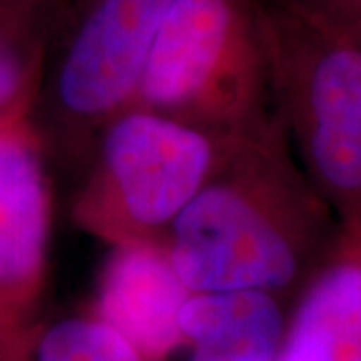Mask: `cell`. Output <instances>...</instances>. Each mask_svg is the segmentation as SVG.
I'll return each mask as SVG.
<instances>
[{"instance_id": "5b68a950", "label": "cell", "mask_w": 361, "mask_h": 361, "mask_svg": "<svg viewBox=\"0 0 361 361\" xmlns=\"http://www.w3.org/2000/svg\"><path fill=\"white\" fill-rule=\"evenodd\" d=\"M173 2L80 0L61 16L35 109L49 155H90L101 129L133 103Z\"/></svg>"}, {"instance_id": "9c48e42d", "label": "cell", "mask_w": 361, "mask_h": 361, "mask_svg": "<svg viewBox=\"0 0 361 361\" xmlns=\"http://www.w3.org/2000/svg\"><path fill=\"white\" fill-rule=\"evenodd\" d=\"M265 291L191 293L180 310V334L191 361H277L289 311Z\"/></svg>"}, {"instance_id": "7c38bea8", "label": "cell", "mask_w": 361, "mask_h": 361, "mask_svg": "<svg viewBox=\"0 0 361 361\" xmlns=\"http://www.w3.org/2000/svg\"><path fill=\"white\" fill-rule=\"evenodd\" d=\"M322 2L361 26V0H322Z\"/></svg>"}, {"instance_id": "4fadbf2b", "label": "cell", "mask_w": 361, "mask_h": 361, "mask_svg": "<svg viewBox=\"0 0 361 361\" xmlns=\"http://www.w3.org/2000/svg\"><path fill=\"white\" fill-rule=\"evenodd\" d=\"M78 2H80V0H61V4H63V14L68 13V11H71L75 4H78ZM63 14H61V16H63Z\"/></svg>"}, {"instance_id": "6da1fadb", "label": "cell", "mask_w": 361, "mask_h": 361, "mask_svg": "<svg viewBox=\"0 0 361 361\" xmlns=\"http://www.w3.org/2000/svg\"><path fill=\"white\" fill-rule=\"evenodd\" d=\"M339 229L277 116L233 137L163 249L189 293L249 289L293 301Z\"/></svg>"}, {"instance_id": "8fae6325", "label": "cell", "mask_w": 361, "mask_h": 361, "mask_svg": "<svg viewBox=\"0 0 361 361\" xmlns=\"http://www.w3.org/2000/svg\"><path fill=\"white\" fill-rule=\"evenodd\" d=\"M18 361H147L92 311L40 322Z\"/></svg>"}, {"instance_id": "3957f363", "label": "cell", "mask_w": 361, "mask_h": 361, "mask_svg": "<svg viewBox=\"0 0 361 361\" xmlns=\"http://www.w3.org/2000/svg\"><path fill=\"white\" fill-rule=\"evenodd\" d=\"M129 106L225 139L277 118L261 0H175Z\"/></svg>"}, {"instance_id": "277c9868", "label": "cell", "mask_w": 361, "mask_h": 361, "mask_svg": "<svg viewBox=\"0 0 361 361\" xmlns=\"http://www.w3.org/2000/svg\"><path fill=\"white\" fill-rule=\"evenodd\" d=\"M229 141L155 111L127 106L92 145L71 219L111 247L163 245L171 225L219 167Z\"/></svg>"}, {"instance_id": "7a4b0ae2", "label": "cell", "mask_w": 361, "mask_h": 361, "mask_svg": "<svg viewBox=\"0 0 361 361\" xmlns=\"http://www.w3.org/2000/svg\"><path fill=\"white\" fill-rule=\"evenodd\" d=\"M277 115L341 227H361V26L322 0H261Z\"/></svg>"}, {"instance_id": "8992f818", "label": "cell", "mask_w": 361, "mask_h": 361, "mask_svg": "<svg viewBox=\"0 0 361 361\" xmlns=\"http://www.w3.org/2000/svg\"><path fill=\"white\" fill-rule=\"evenodd\" d=\"M35 116L0 127V361H18L49 281L52 187Z\"/></svg>"}, {"instance_id": "ba28073f", "label": "cell", "mask_w": 361, "mask_h": 361, "mask_svg": "<svg viewBox=\"0 0 361 361\" xmlns=\"http://www.w3.org/2000/svg\"><path fill=\"white\" fill-rule=\"evenodd\" d=\"M277 361H361V227L339 229L295 295Z\"/></svg>"}, {"instance_id": "52a82bcc", "label": "cell", "mask_w": 361, "mask_h": 361, "mask_svg": "<svg viewBox=\"0 0 361 361\" xmlns=\"http://www.w3.org/2000/svg\"><path fill=\"white\" fill-rule=\"evenodd\" d=\"M189 295L163 245L129 243L111 247L90 311L147 361H167L185 345L179 319Z\"/></svg>"}, {"instance_id": "30bf717a", "label": "cell", "mask_w": 361, "mask_h": 361, "mask_svg": "<svg viewBox=\"0 0 361 361\" xmlns=\"http://www.w3.org/2000/svg\"><path fill=\"white\" fill-rule=\"evenodd\" d=\"M61 0H0V127L35 116Z\"/></svg>"}]
</instances>
